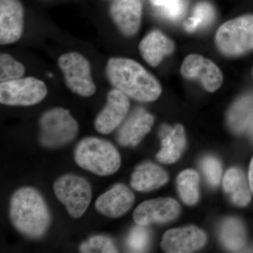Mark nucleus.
Listing matches in <instances>:
<instances>
[{"label":"nucleus","instance_id":"nucleus-25","mask_svg":"<svg viewBox=\"0 0 253 253\" xmlns=\"http://www.w3.org/2000/svg\"><path fill=\"white\" fill-rule=\"evenodd\" d=\"M26 69L22 63L18 62L9 54L0 55V82L19 79L24 76Z\"/></svg>","mask_w":253,"mask_h":253},{"label":"nucleus","instance_id":"nucleus-8","mask_svg":"<svg viewBox=\"0 0 253 253\" xmlns=\"http://www.w3.org/2000/svg\"><path fill=\"white\" fill-rule=\"evenodd\" d=\"M46 94L45 83L36 78H21L0 84V102L7 106H33L42 101Z\"/></svg>","mask_w":253,"mask_h":253},{"label":"nucleus","instance_id":"nucleus-29","mask_svg":"<svg viewBox=\"0 0 253 253\" xmlns=\"http://www.w3.org/2000/svg\"><path fill=\"white\" fill-rule=\"evenodd\" d=\"M202 169L208 182L213 186L219 184L221 177V163L217 158L207 156L203 160Z\"/></svg>","mask_w":253,"mask_h":253},{"label":"nucleus","instance_id":"nucleus-32","mask_svg":"<svg viewBox=\"0 0 253 253\" xmlns=\"http://www.w3.org/2000/svg\"></svg>","mask_w":253,"mask_h":253},{"label":"nucleus","instance_id":"nucleus-10","mask_svg":"<svg viewBox=\"0 0 253 253\" xmlns=\"http://www.w3.org/2000/svg\"><path fill=\"white\" fill-rule=\"evenodd\" d=\"M180 206L171 198H158L141 203L134 210L133 219L139 225L162 224L174 220L179 216Z\"/></svg>","mask_w":253,"mask_h":253},{"label":"nucleus","instance_id":"nucleus-17","mask_svg":"<svg viewBox=\"0 0 253 253\" xmlns=\"http://www.w3.org/2000/svg\"><path fill=\"white\" fill-rule=\"evenodd\" d=\"M161 149L156 155L158 161L172 164L179 159L186 146L184 126L180 124L170 126H163L160 131Z\"/></svg>","mask_w":253,"mask_h":253},{"label":"nucleus","instance_id":"nucleus-14","mask_svg":"<svg viewBox=\"0 0 253 253\" xmlns=\"http://www.w3.org/2000/svg\"><path fill=\"white\" fill-rule=\"evenodd\" d=\"M24 9L19 0H0V43L10 44L22 36Z\"/></svg>","mask_w":253,"mask_h":253},{"label":"nucleus","instance_id":"nucleus-9","mask_svg":"<svg viewBox=\"0 0 253 253\" xmlns=\"http://www.w3.org/2000/svg\"><path fill=\"white\" fill-rule=\"evenodd\" d=\"M181 73L187 79L199 80L204 89L209 92L217 90L223 83L222 73L217 65L199 54L186 56L181 64Z\"/></svg>","mask_w":253,"mask_h":253},{"label":"nucleus","instance_id":"nucleus-21","mask_svg":"<svg viewBox=\"0 0 253 253\" xmlns=\"http://www.w3.org/2000/svg\"><path fill=\"white\" fill-rule=\"evenodd\" d=\"M220 239L231 252H241L247 246V234L244 223L236 217L226 219L221 224Z\"/></svg>","mask_w":253,"mask_h":253},{"label":"nucleus","instance_id":"nucleus-1","mask_svg":"<svg viewBox=\"0 0 253 253\" xmlns=\"http://www.w3.org/2000/svg\"><path fill=\"white\" fill-rule=\"evenodd\" d=\"M106 76L115 89L136 101H156L162 93L158 80L134 60L110 58L106 66Z\"/></svg>","mask_w":253,"mask_h":253},{"label":"nucleus","instance_id":"nucleus-4","mask_svg":"<svg viewBox=\"0 0 253 253\" xmlns=\"http://www.w3.org/2000/svg\"><path fill=\"white\" fill-rule=\"evenodd\" d=\"M215 44L221 54L230 57L253 50V14H246L226 21L215 35Z\"/></svg>","mask_w":253,"mask_h":253},{"label":"nucleus","instance_id":"nucleus-5","mask_svg":"<svg viewBox=\"0 0 253 253\" xmlns=\"http://www.w3.org/2000/svg\"><path fill=\"white\" fill-rule=\"evenodd\" d=\"M77 121L68 110L54 108L40 119V142L44 147L56 149L69 144L77 136Z\"/></svg>","mask_w":253,"mask_h":253},{"label":"nucleus","instance_id":"nucleus-30","mask_svg":"<svg viewBox=\"0 0 253 253\" xmlns=\"http://www.w3.org/2000/svg\"><path fill=\"white\" fill-rule=\"evenodd\" d=\"M249 180L250 186H251V191H252V193L253 194V157L252 160H251V164H250Z\"/></svg>","mask_w":253,"mask_h":253},{"label":"nucleus","instance_id":"nucleus-18","mask_svg":"<svg viewBox=\"0 0 253 253\" xmlns=\"http://www.w3.org/2000/svg\"><path fill=\"white\" fill-rule=\"evenodd\" d=\"M174 48L172 40L158 30L148 33L139 45L143 59L153 67L158 66L166 56L172 54Z\"/></svg>","mask_w":253,"mask_h":253},{"label":"nucleus","instance_id":"nucleus-13","mask_svg":"<svg viewBox=\"0 0 253 253\" xmlns=\"http://www.w3.org/2000/svg\"><path fill=\"white\" fill-rule=\"evenodd\" d=\"M109 14L118 31L126 37L135 36L140 28L142 4L141 0H113Z\"/></svg>","mask_w":253,"mask_h":253},{"label":"nucleus","instance_id":"nucleus-24","mask_svg":"<svg viewBox=\"0 0 253 253\" xmlns=\"http://www.w3.org/2000/svg\"><path fill=\"white\" fill-rule=\"evenodd\" d=\"M215 17V11L208 1L198 3L193 10L192 16L184 22V28L188 32H194L207 27Z\"/></svg>","mask_w":253,"mask_h":253},{"label":"nucleus","instance_id":"nucleus-27","mask_svg":"<svg viewBox=\"0 0 253 253\" xmlns=\"http://www.w3.org/2000/svg\"><path fill=\"white\" fill-rule=\"evenodd\" d=\"M146 226L137 224L131 229L126 240V245L131 252H144L149 246L150 233Z\"/></svg>","mask_w":253,"mask_h":253},{"label":"nucleus","instance_id":"nucleus-22","mask_svg":"<svg viewBox=\"0 0 253 253\" xmlns=\"http://www.w3.org/2000/svg\"><path fill=\"white\" fill-rule=\"evenodd\" d=\"M253 115V93H249L236 100L228 113L229 127L234 132L246 130Z\"/></svg>","mask_w":253,"mask_h":253},{"label":"nucleus","instance_id":"nucleus-2","mask_svg":"<svg viewBox=\"0 0 253 253\" xmlns=\"http://www.w3.org/2000/svg\"><path fill=\"white\" fill-rule=\"evenodd\" d=\"M9 216L16 229L30 239H41L51 223V214L44 198L32 187L21 188L13 194Z\"/></svg>","mask_w":253,"mask_h":253},{"label":"nucleus","instance_id":"nucleus-19","mask_svg":"<svg viewBox=\"0 0 253 253\" xmlns=\"http://www.w3.org/2000/svg\"><path fill=\"white\" fill-rule=\"evenodd\" d=\"M169 179L167 172L158 165L146 162L139 165L131 176L130 184L141 192L153 191L166 184Z\"/></svg>","mask_w":253,"mask_h":253},{"label":"nucleus","instance_id":"nucleus-11","mask_svg":"<svg viewBox=\"0 0 253 253\" xmlns=\"http://www.w3.org/2000/svg\"><path fill=\"white\" fill-rule=\"evenodd\" d=\"M129 108L128 96L117 89H111L104 109L95 119V129L101 134L112 132L126 119Z\"/></svg>","mask_w":253,"mask_h":253},{"label":"nucleus","instance_id":"nucleus-16","mask_svg":"<svg viewBox=\"0 0 253 253\" xmlns=\"http://www.w3.org/2000/svg\"><path fill=\"white\" fill-rule=\"evenodd\" d=\"M134 195L127 186L118 184L101 195L95 203V208L103 215L118 218L126 214L134 203Z\"/></svg>","mask_w":253,"mask_h":253},{"label":"nucleus","instance_id":"nucleus-12","mask_svg":"<svg viewBox=\"0 0 253 253\" xmlns=\"http://www.w3.org/2000/svg\"><path fill=\"white\" fill-rule=\"evenodd\" d=\"M207 236L197 226L190 225L169 229L163 236L161 248L166 253H192L204 247Z\"/></svg>","mask_w":253,"mask_h":253},{"label":"nucleus","instance_id":"nucleus-31","mask_svg":"<svg viewBox=\"0 0 253 253\" xmlns=\"http://www.w3.org/2000/svg\"><path fill=\"white\" fill-rule=\"evenodd\" d=\"M150 1H151V3L154 6V7L156 8L158 11L164 6L167 0H150Z\"/></svg>","mask_w":253,"mask_h":253},{"label":"nucleus","instance_id":"nucleus-20","mask_svg":"<svg viewBox=\"0 0 253 253\" xmlns=\"http://www.w3.org/2000/svg\"><path fill=\"white\" fill-rule=\"evenodd\" d=\"M223 189L236 206L244 207L251 202L252 191L249 177L239 168L228 169L223 179Z\"/></svg>","mask_w":253,"mask_h":253},{"label":"nucleus","instance_id":"nucleus-6","mask_svg":"<svg viewBox=\"0 0 253 253\" xmlns=\"http://www.w3.org/2000/svg\"><path fill=\"white\" fill-rule=\"evenodd\" d=\"M54 191L56 198L73 218L82 217L90 204L91 185L82 176L73 174L61 176L55 181Z\"/></svg>","mask_w":253,"mask_h":253},{"label":"nucleus","instance_id":"nucleus-26","mask_svg":"<svg viewBox=\"0 0 253 253\" xmlns=\"http://www.w3.org/2000/svg\"><path fill=\"white\" fill-rule=\"evenodd\" d=\"M80 252L84 253H118L114 243L109 236L96 235L91 236L80 246Z\"/></svg>","mask_w":253,"mask_h":253},{"label":"nucleus","instance_id":"nucleus-7","mask_svg":"<svg viewBox=\"0 0 253 253\" xmlns=\"http://www.w3.org/2000/svg\"><path fill=\"white\" fill-rule=\"evenodd\" d=\"M58 64L70 90L84 97L95 94L96 86L91 78L90 63L84 56L78 52L66 53L60 56Z\"/></svg>","mask_w":253,"mask_h":253},{"label":"nucleus","instance_id":"nucleus-3","mask_svg":"<svg viewBox=\"0 0 253 253\" xmlns=\"http://www.w3.org/2000/svg\"><path fill=\"white\" fill-rule=\"evenodd\" d=\"M74 157L80 167L99 176L111 175L117 172L121 165L116 148L109 141L97 137H86L80 141Z\"/></svg>","mask_w":253,"mask_h":253},{"label":"nucleus","instance_id":"nucleus-15","mask_svg":"<svg viewBox=\"0 0 253 253\" xmlns=\"http://www.w3.org/2000/svg\"><path fill=\"white\" fill-rule=\"evenodd\" d=\"M154 118L142 108L134 110L128 116L117 134V141L124 146H136L151 131Z\"/></svg>","mask_w":253,"mask_h":253},{"label":"nucleus","instance_id":"nucleus-23","mask_svg":"<svg viewBox=\"0 0 253 253\" xmlns=\"http://www.w3.org/2000/svg\"><path fill=\"white\" fill-rule=\"evenodd\" d=\"M199 175L194 169H185L176 179L179 196L184 204L194 206L199 200Z\"/></svg>","mask_w":253,"mask_h":253},{"label":"nucleus","instance_id":"nucleus-28","mask_svg":"<svg viewBox=\"0 0 253 253\" xmlns=\"http://www.w3.org/2000/svg\"><path fill=\"white\" fill-rule=\"evenodd\" d=\"M186 9V0H167L158 12L169 21H176L184 16Z\"/></svg>","mask_w":253,"mask_h":253}]
</instances>
